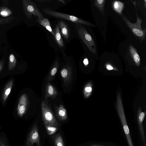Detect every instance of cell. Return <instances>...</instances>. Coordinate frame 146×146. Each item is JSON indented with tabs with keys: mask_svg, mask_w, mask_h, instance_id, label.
<instances>
[{
	"mask_svg": "<svg viewBox=\"0 0 146 146\" xmlns=\"http://www.w3.org/2000/svg\"><path fill=\"white\" fill-rule=\"evenodd\" d=\"M15 19L14 16L0 18V25L9 24L11 23Z\"/></svg>",
	"mask_w": 146,
	"mask_h": 146,
	"instance_id": "22",
	"label": "cell"
},
{
	"mask_svg": "<svg viewBox=\"0 0 146 146\" xmlns=\"http://www.w3.org/2000/svg\"><path fill=\"white\" fill-rule=\"evenodd\" d=\"M58 24L60 29L62 35L66 39L68 40L69 36V31L66 23L62 20H60Z\"/></svg>",
	"mask_w": 146,
	"mask_h": 146,
	"instance_id": "10",
	"label": "cell"
},
{
	"mask_svg": "<svg viewBox=\"0 0 146 146\" xmlns=\"http://www.w3.org/2000/svg\"><path fill=\"white\" fill-rule=\"evenodd\" d=\"M16 62V59L14 55L13 54H11L9 57L8 70H13L15 67Z\"/></svg>",
	"mask_w": 146,
	"mask_h": 146,
	"instance_id": "17",
	"label": "cell"
},
{
	"mask_svg": "<svg viewBox=\"0 0 146 146\" xmlns=\"http://www.w3.org/2000/svg\"><path fill=\"white\" fill-rule=\"evenodd\" d=\"M57 71L56 67L55 66L51 70L50 74L52 76H54Z\"/></svg>",
	"mask_w": 146,
	"mask_h": 146,
	"instance_id": "26",
	"label": "cell"
},
{
	"mask_svg": "<svg viewBox=\"0 0 146 146\" xmlns=\"http://www.w3.org/2000/svg\"><path fill=\"white\" fill-rule=\"evenodd\" d=\"M21 1L24 13L28 19H31L33 15L37 17L38 21L44 18L43 15L33 2L30 0H22Z\"/></svg>",
	"mask_w": 146,
	"mask_h": 146,
	"instance_id": "4",
	"label": "cell"
},
{
	"mask_svg": "<svg viewBox=\"0 0 146 146\" xmlns=\"http://www.w3.org/2000/svg\"><path fill=\"white\" fill-rule=\"evenodd\" d=\"M58 1L60 2L61 3L63 4H65V2L63 0H57Z\"/></svg>",
	"mask_w": 146,
	"mask_h": 146,
	"instance_id": "31",
	"label": "cell"
},
{
	"mask_svg": "<svg viewBox=\"0 0 146 146\" xmlns=\"http://www.w3.org/2000/svg\"><path fill=\"white\" fill-rule=\"evenodd\" d=\"M47 133L48 135H50L55 133L57 131L58 128L57 126H53L44 125Z\"/></svg>",
	"mask_w": 146,
	"mask_h": 146,
	"instance_id": "21",
	"label": "cell"
},
{
	"mask_svg": "<svg viewBox=\"0 0 146 146\" xmlns=\"http://www.w3.org/2000/svg\"><path fill=\"white\" fill-rule=\"evenodd\" d=\"M145 115V112H143L141 109L139 108L138 110L137 116V122L139 130L142 140L144 146H146V141L143 122Z\"/></svg>",
	"mask_w": 146,
	"mask_h": 146,
	"instance_id": "8",
	"label": "cell"
},
{
	"mask_svg": "<svg viewBox=\"0 0 146 146\" xmlns=\"http://www.w3.org/2000/svg\"><path fill=\"white\" fill-rule=\"evenodd\" d=\"M105 0H95L94 2V5L97 7L104 14V7L105 3Z\"/></svg>",
	"mask_w": 146,
	"mask_h": 146,
	"instance_id": "20",
	"label": "cell"
},
{
	"mask_svg": "<svg viewBox=\"0 0 146 146\" xmlns=\"http://www.w3.org/2000/svg\"><path fill=\"white\" fill-rule=\"evenodd\" d=\"M129 48L133 60L137 66H139L140 64V59L136 50L131 46H130Z\"/></svg>",
	"mask_w": 146,
	"mask_h": 146,
	"instance_id": "13",
	"label": "cell"
},
{
	"mask_svg": "<svg viewBox=\"0 0 146 146\" xmlns=\"http://www.w3.org/2000/svg\"><path fill=\"white\" fill-rule=\"evenodd\" d=\"M4 65V61L3 60L0 61V72L2 70Z\"/></svg>",
	"mask_w": 146,
	"mask_h": 146,
	"instance_id": "27",
	"label": "cell"
},
{
	"mask_svg": "<svg viewBox=\"0 0 146 146\" xmlns=\"http://www.w3.org/2000/svg\"><path fill=\"white\" fill-rule=\"evenodd\" d=\"M105 146L103 145H92L90 146Z\"/></svg>",
	"mask_w": 146,
	"mask_h": 146,
	"instance_id": "33",
	"label": "cell"
},
{
	"mask_svg": "<svg viewBox=\"0 0 146 146\" xmlns=\"http://www.w3.org/2000/svg\"><path fill=\"white\" fill-rule=\"evenodd\" d=\"M47 89V92L49 96H54L55 92L52 86L51 85H49Z\"/></svg>",
	"mask_w": 146,
	"mask_h": 146,
	"instance_id": "23",
	"label": "cell"
},
{
	"mask_svg": "<svg viewBox=\"0 0 146 146\" xmlns=\"http://www.w3.org/2000/svg\"><path fill=\"white\" fill-rule=\"evenodd\" d=\"M0 146H6L4 142L1 140H0Z\"/></svg>",
	"mask_w": 146,
	"mask_h": 146,
	"instance_id": "30",
	"label": "cell"
},
{
	"mask_svg": "<svg viewBox=\"0 0 146 146\" xmlns=\"http://www.w3.org/2000/svg\"><path fill=\"white\" fill-rule=\"evenodd\" d=\"M83 62L85 66H87L88 64V59L86 58L85 59H84L83 61Z\"/></svg>",
	"mask_w": 146,
	"mask_h": 146,
	"instance_id": "28",
	"label": "cell"
},
{
	"mask_svg": "<svg viewBox=\"0 0 146 146\" xmlns=\"http://www.w3.org/2000/svg\"><path fill=\"white\" fill-rule=\"evenodd\" d=\"M13 84V80L9 81L6 85L2 95V100L5 103L9 94L12 88Z\"/></svg>",
	"mask_w": 146,
	"mask_h": 146,
	"instance_id": "11",
	"label": "cell"
},
{
	"mask_svg": "<svg viewBox=\"0 0 146 146\" xmlns=\"http://www.w3.org/2000/svg\"><path fill=\"white\" fill-rule=\"evenodd\" d=\"M40 24L44 27L47 30L49 31L54 37L55 35L50 24L48 20L46 18H44L43 19L38 21Z\"/></svg>",
	"mask_w": 146,
	"mask_h": 146,
	"instance_id": "15",
	"label": "cell"
},
{
	"mask_svg": "<svg viewBox=\"0 0 146 146\" xmlns=\"http://www.w3.org/2000/svg\"><path fill=\"white\" fill-rule=\"evenodd\" d=\"M0 35H1V33L0 32Z\"/></svg>",
	"mask_w": 146,
	"mask_h": 146,
	"instance_id": "34",
	"label": "cell"
},
{
	"mask_svg": "<svg viewBox=\"0 0 146 146\" xmlns=\"http://www.w3.org/2000/svg\"><path fill=\"white\" fill-rule=\"evenodd\" d=\"M27 104V98L25 94H23L20 97L17 108V113L21 117L25 113Z\"/></svg>",
	"mask_w": 146,
	"mask_h": 146,
	"instance_id": "9",
	"label": "cell"
},
{
	"mask_svg": "<svg viewBox=\"0 0 146 146\" xmlns=\"http://www.w3.org/2000/svg\"><path fill=\"white\" fill-rule=\"evenodd\" d=\"M123 4L121 2L116 1L113 3L114 9L119 14H122L121 11L123 9Z\"/></svg>",
	"mask_w": 146,
	"mask_h": 146,
	"instance_id": "18",
	"label": "cell"
},
{
	"mask_svg": "<svg viewBox=\"0 0 146 146\" xmlns=\"http://www.w3.org/2000/svg\"><path fill=\"white\" fill-rule=\"evenodd\" d=\"M116 106L117 112L121 120L128 145L129 146H133L124 112L121 94L119 92L118 93L117 95Z\"/></svg>",
	"mask_w": 146,
	"mask_h": 146,
	"instance_id": "1",
	"label": "cell"
},
{
	"mask_svg": "<svg viewBox=\"0 0 146 146\" xmlns=\"http://www.w3.org/2000/svg\"><path fill=\"white\" fill-rule=\"evenodd\" d=\"M92 88L91 87L89 86H86L85 88L84 89V92L85 95L86 97L88 96V94L89 95V93L92 92Z\"/></svg>",
	"mask_w": 146,
	"mask_h": 146,
	"instance_id": "24",
	"label": "cell"
},
{
	"mask_svg": "<svg viewBox=\"0 0 146 146\" xmlns=\"http://www.w3.org/2000/svg\"><path fill=\"white\" fill-rule=\"evenodd\" d=\"M75 27L78 35L87 48L92 53L95 54L96 48L92 36L82 26L76 24L75 25Z\"/></svg>",
	"mask_w": 146,
	"mask_h": 146,
	"instance_id": "3",
	"label": "cell"
},
{
	"mask_svg": "<svg viewBox=\"0 0 146 146\" xmlns=\"http://www.w3.org/2000/svg\"><path fill=\"white\" fill-rule=\"evenodd\" d=\"M42 10L45 14L56 18L67 20L76 24H82L93 27H96L95 25L74 16L53 11L48 8H43Z\"/></svg>",
	"mask_w": 146,
	"mask_h": 146,
	"instance_id": "2",
	"label": "cell"
},
{
	"mask_svg": "<svg viewBox=\"0 0 146 146\" xmlns=\"http://www.w3.org/2000/svg\"><path fill=\"white\" fill-rule=\"evenodd\" d=\"M54 33L56 42L60 47H63L64 46V44L61 36L59 27L58 24L55 28Z\"/></svg>",
	"mask_w": 146,
	"mask_h": 146,
	"instance_id": "12",
	"label": "cell"
},
{
	"mask_svg": "<svg viewBox=\"0 0 146 146\" xmlns=\"http://www.w3.org/2000/svg\"><path fill=\"white\" fill-rule=\"evenodd\" d=\"M7 0H3L2 1L3 2V3L5 4H6V5L9 4V3H7Z\"/></svg>",
	"mask_w": 146,
	"mask_h": 146,
	"instance_id": "32",
	"label": "cell"
},
{
	"mask_svg": "<svg viewBox=\"0 0 146 146\" xmlns=\"http://www.w3.org/2000/svg\"><path fill=\"white\" fill-rule=\"evenodd\" d=\"M54 141L55 146H64L63 139L60 134H58L54 137Z\"/></svg>",
	"mask_w": 146,
	"mask_h": 146,
	"instance_id": "19",
	"label": "cell"
},
{
	"mask_svg": "<svg viewBox=\"0 0 146 146\" xmlns=\"http://www.w3.org/2000/svg\"><path fill=\"white\" fill-rule=\"evenodd\" d=\"M13 14L12 11L7 7L2 6L0 7V16L7 17L10 16Z\"/></svg>",
	"mask_w": 146,
	"mask_h": 146,
	"instance_id": "16",
	"label": "cell"
},
{
	"mask_svg": "<svg viewBox=\"0 0 146 146\" xmlns=\"http://www.w3.org/2000/svg\"><path fill=\"white\" fill-rule=\"evenodd\" d=\"M56 114L58 117L61 120H65L67 118L66 110L62 105H60L58 108Z\"/></svg>",
	"mask_w": 146,
	"mask_h": 146,
	"instance_id": "14",
	"label": "cell"
},
{
	"mask_svg": "<svg viewBox=\"0 0 146 146\" xmlns=\"http://www.w3.org/2000/svg\"><path fill=\"white\" fill-rule=\"evenodd\" d=\"M121 15V17L122 19L133 33L139 38L144 39L146 33V29L145 30H143L141 28V19L137 15L136 22L135 23H132L130 22L125 16Z\"/></svg>",
	"mask_w": 146,
	"mask_h": 146,
	"instance_id": "6",
	"label": "cell"
},
{
	"mask_svg": "<svg viewBox=\"0 0 146 146\" xmlns=\"http://www.w3.org/2000/svg\"><path fill=\"white\" fill-rule=\"evenodd\" d=\"M107 69L109 70H112L113 69V67L110 65H108L106 66Z\"/></svg>",
	"mask_w": 146,
	"mask_h": 146,
	"instance_id": "29",
	"label": "cell"
},
{
	"mask_svg": "<svg viewBox=\"0 0 146 146\" xmlns=\"http://www.w3.org/2000/svg\"><path fill=\"white\" fill-rule=\"evenodd\" d=\"M26 144L27 146H33L35 144H36V146H41L37 124H35L32 128L27 138Z\"/></svg>",
	"mask_w": 146,
	"mask_h": 146,
	"instance_id": "7",
	"label": "cell"
},
{
	"mask_svg": "<svg viewBox=\"0 0 146 146\" xmlns=\"http://www.w3.org/2000/svg\"><path fill=\"white\" fill-rule=\"evenodd\" d=\"M46 102L42 101L41 109L43 121L44 125L57 126L59 124Z\"/></svg>",
	"mask_w": 146,
	"mask_h": 146,
	"instance_id": "5",
	"label": "cell"
},
{
	"mask_svg": "<svg viewBox=\"0 0 146 146\" xmlns=\"http://www.w3.org/2000/svg\"><path fill=\"white\" fill-rule=\"evenodd\" d=\"M68 71L67 68H64L61 70V74L62 78H65L67 76L68 74Z\"/></svg>",
	"mask_w": 146,
	"mask_h": 146,
	"instance_id": "25",
	"label": "cell"
}]
</instances>
